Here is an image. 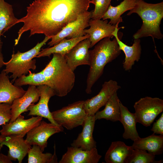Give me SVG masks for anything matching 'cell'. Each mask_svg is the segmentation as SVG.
<instances>
[{"label":"cell","mask_w":163,"mask_h":163,"mask_svg":"<svg viewBox=\"0 0 163 163\" xmlns=\"http://www.w3.org/2000/svg\"><path fill=\"white\" fill-rule=\"evenodd\" d=\"M91 0H34L27 7L25 16L18 19L23 22L15 40L18 43L22 34L30 31V37L43 34L51 37L60 32L68 24L76 20L88 11Z\"/></svg>","instance_id":"6da1fadb"},{"label":"cell","mask_w":163,"mask_h":163,"mask_svg":"<svg viewBox=\"0 0 163 163\" xmlns=\"http://www.w3.org/2000/svg\"><path fill=\"white\" fill-rule=\"evenodd\" d=\"M121 51L116 38L112 40L110 37L101 40L89 50L90 69L85 89L87 94L91 92L93 85L103 74L105 66L115 59Z\"/></svg>","instance_id":"7a4b0ae2"},{"label":"cell","mask_w":163,"mask_h":163,"mask_svg":"<svg viewBox=\"0 0 163 163\" xmlns=\"http://www.w3.org/2000/svg\"><path fill=\"white\" fill-rule=\"evenodd\" d=\"M53 54L52 58L42 71L55 95L65 96L74 87L75 74L67 64L64 56L58 53Z\"/></svg>","instance_id":"3957f363"},{"label":"cell","mask_w":163,"mask_h":163,"mask_svg":"<svg viewBox=\"0 0 163 163\" xmlns=\"http://www.w3.org/2000/svg\"><path fill=\"white\" fill-rule=\"evenodd\" d=\"M127 14H137L142 20L140 28L133 35L134 39L149 36L158 39H161L163 35L160 29V24L163 18V2L156 4L149 3L143 0H137L134 8Z\"/></svg>","instance_id":"277c9868"},{"label":"cell","mask_w":163,"mask_h":163,"mask_svg":"<svg viewBox=\"0 0 163 163\" xmlns=\"http://www.w3.org/2000/svg\"><path fill=\"white\" fill-rule=\"evenodd\" d=\"M51 38L45 36L42 41L38 42L35 46L26 52L22 53L18 51L15 54L13 52L10 60L5 62V67L3 70L7 74L12 73L10 78H12V83L22 75L28 74L30 69H36V60L33 59L36 57L41 47Z\"/></svg>","instance_id":"5b68a950"},{"label":"cell","mask_w":163,"mask_h":163,"mask_svg":"<svg viewBox=\"0 0 163 163\" xmlns=\"http://www.w3.org/2000/svg\"><path fill=\"white\" fill-rule=\"evenodd\" d=\"M84 101H76L52 112L53 119L59 126L68 130L82 126L88 115L84 108Z\"/></svg>","instance_id":"8992f818"},{"label":"cell","mask_w":163,"mask_h":163,"mask_svg":"<svg viewBox=\"0 0 163 163\" xmlns=\"http://www.w3.org/2000/svg\"><path fill=\"white\" fill-rule=\"evenodd\" d=\"M137 122L145 126H150L156 117L163 111V100L146 96L136 101L134 105Z\"/></svg>","instance_id":"52a82bcc"},{"label":"cell","mask_w":163,"mask_h":163,"mask_svg":"<svg viewBox=\"0 0 163 163\" xmlns=\"http://www.w3.org/2000/svg\"><path fill=\"white\" fill-rule=\"evenodd\" d=\"M91 11H87L79 15L75 21L68 24L58 33L51 37L48 45L53 46L59 43L62 40L82 37L86 35L84 30L89 26Z\"/></svg>","instance_id":"ba28073f"},{"label":"cell","mask_w":163,"mask_h":163,"mask_svg":"<svg viewBox=\"0 0 163 163\" xmlns=\"http://www.w3.org/2000/svg\"><path fill=\"white\" fill-rule=\"evenodd\" d=\"M62 127L42 120L40 124L27 133L26 142L31 145H36L43 152L47 145V140L53 134L62 132Z\"/></svg>","instance_id":"9c48e42d"},{"label":"cell","mask_w":163,"mask_h":163,"mask_svg":"<svg viewBox=\"0 0 163 163\" xmlns=\"http://www.w3.org/2000/svg\"><path fill=\"white\" fill-rule=\"evenodd\" d=\"M121 88L115 81L110 80L105 82L99 93L90 99L85 101L84 108L88 115H94L107 101L115 92Z\"/></svg>","instance_id":"30bf717a"},{"label":"cell","mask_w":163,"mask_h":163,"mask_svg":"<svg viewBox=\"0 0 163 163\" xmlns=\"http://www.w3.org/2000/svg\"><path fill=\"white\" fill-rule=\"evenodd\" d=\"M37 86L40 94L39 101L37 104H32L28 107L27 109L29 112L27 115L41 117L47 119L50 123L59 126L53 119L48 107L49 100L51 97L55 95L53 90L46 85Z\"/></svg>","instance_id":"8fae6325"},{"label":"cell","mask_w":163,"mask_h":163,"mask_svg":"<svg viewBox=\"0 0 163 163\" xmlns=\"http://www.w3.org/2000/svg\"><path fill=\"white\" fill-rule=\"evenodd\" d=\"M42 118L32 116L25 119L23 116L20 115L14 121L2 125L1 134L5 136L13 135L24 137L31 129L40 124Z\"/></svg>","instance_id":"7c38bea8"},{"label":"cell","mask_w":163,"mask_h":163,"mask_svg":"<svg viewBox=\"0 0 163 163\" xmlns=\"http://www.w3.org/2000/svg\"><path fill=\"white\" fill-rule=\"evenodd\" d=\"M101 157L96 148L85 150L71 146L67 148L59 163H97Z\"/></svg>","instance_id":"4fadbf2b"},{"label":"cell","mask_w":163,"mask_h":163,"mask_svg":"<svg viewBox=\"0 0 163 163\" xmlns=\"http://www.w3.org/2000/svg\"><path fill=\"white\" fill-rule=\"evenodd\" d=\"M3 145L9 148L7 155L11 161L18 160L21 163L31 147V145L27 143L23 137L11 135L5 136L0 145V149Z\"/></svg>","instance_id":"5bb4252c"},{"label":"cell","mask_w":163,"mask_h":163,"mask_svg":"<svg viewBox=\"0 0 163 163\" xmlns=\"http://www.w3.org/2000/svg\"><path fill=\"white\" fill-rule=\"evenodd\" d=\"M91 43L88 38L76 44L65 55L68 65L74 71L78 66L90 65L89 50Z\"/></svg>","instance_id":"9a60e30c"},{"label":"cell","mask_w":163,"mask_h":163,"mask_svg":"<svg viewBox=\"0 0 163 163\" xmlns=\"http://www.w3.org/2000/svg\"><path fill=\"white\" fill-rule=\"evenodd\" d=\"M117 23L114 31L112 33L117 41L119 49L123 51L125 55V58L123 63L124 69L126 71L131 70L135 62H138L140 59L141 53V47L140 39H134L133 43L132 46H129L122 42L118 36L119 30L120 28H118Z\"/></svg>","instance_id":"2e32d148"},{"label":"cell","mask_w":163,"mask_h":163,"mask_svg":"<svg viewBox=\"0 0 163 163\" xmlns=\"http://www.w3.org/2000/svg\"><path fill=\"white\" fill-rule=\"evenodd\" d=\"M89 28L85 29L84 32L90 36L88 38L91 43L90 48H91L105 38L113 37L112 34L116 24L114 25L108 23L107 20L91 19L89 21Z\"/></svg>","instance_id":"e0dca14e"},{"label":"cell","mask_w":163,"mask_h":163,"mask_svg":"<svg viewBox=\"0 0 163 163\" xmlns=\"http://www.w3.org/2000/svg\"><path fill=\"white\" fill-rule=\"evenodd\" d=\"M40 93L35 85H29L24 94L15 99L11 105V118L9 122L14 121L21 113L28 111V108L39 99Z\"/></svg>","instance_id":"ac0fdd59"},{"label":"cell","mask_w":163,"mask_h":163,"mask_svg":"<svg viewBox=\"0 0 163 163\" xmlns=\"http://www.w3.org/2000/svg\"><path fill=\"white\" fill-rule=\"evenodd\" d=\"M95 121L94 115H88L82 126V132L71 144L72 146L85 150L96 147V142L93 136Z\"/></svg>","instance_id":"d6986e66"},{"label":"cell","mask_w":163,"mask_h":163,"mask_svg":"<svg viewBox=\"0 0 163 163\" xmlns=\"http://www.w3.org/2000/svg\"><path fill=\"white\" fill-rule=\"evenodd\" d=\"M21 87L13 85L8 74L3 70L0 73V103L11 105L16 99L22 97L25 93Z\"/></svg>","instance_id":"ffe728a7"},{"label":"cell","mask_w":163,"mask_h":163,"mask_svg":"<svg viewBox=\"0 0 163 163\" xmlns=\"http://www.w3.org/2000/svg\"><path fill=\"white\" fill-rule=\"evenodd\" d=\"M133 149L123 142H112L106 152L104 160L107 163H126Z\"/></svg>","instance_id":"44dd1931"},{"label":"cell","mask_w":163,"mask_h":163,"mask_svg":"<svg viewBox=\"0 0 163 163\" xmlns=\"http://www.w3.org/2000/svg\"><path fill=\"white\" fill-rule=\"evenodd\" d=\"M133 149L147 151L154 155H160L163 152V135L157 136L153 133L147 137H140L133 141L131 146Z\"/></svg>","instance_id":"7402d4cb"},{"label":"cell","mask_w":163,"mask_h":163,"mask_svg":"<svg viewBox=\"0 0 163 163\" xmlns=\"http://www.w3.org/2000/svg\"><path fill=\"white\" fill-rule=\"evenodd\" d=\"M120 106L121 111L120 121L122 124L124 129L123 137L124 139H130L134 141L140 137L136 130L137 122L134 113L130 112L120 101Z\"/></svg>","instance_id":"603a6c76"},{"label":"cell","mask_w":163,"mask_h":163,"mask_svg":"<svg viewBox=\"0 0 163 163\" xmlns=\"http://www.w3.org/2000/svg\"><path fill=\"white\" fill-rule=\"evenodd\" d=\"M89 37L88 34H86L81 37L69 39L65 38L52 47L42 49L36 57H50L51 54L53 53L59 54L65 56L78 43L89 38Z\"/></svg>","instance_id":"cb8c5ba5"},{"label":"cell","mask_w":163,"mask_h":163,"mask_svg":"<svg viewBox=\"0 0 163 163\" xmlns=\"http://www.w3.org/2000/svg\"><path fill=\"white\" fill-rule=\"evenodd\" d=\"M120 101L117 92H116L107 101L105 105L104 108L95 113L94 115L95 120L104 119L113 122L120 121L121 117Z\"/></svg>","instance_id":"d4e9b609"},{"label":"cell","mask_w":163,"mask_h":163,"mask_svg":"<svg viewBox=\"0 0 163 163\" xmlns=\"http://www.w3.org/2000/svg\"><path fill=\"white\" fill-rule=\"evenodd\" d=\"M137 0H123L119 5L113 6L111 5L102 18L103 20L110 19L109 23L115 25L123 22L121 15L125 12L133 9Z\"/></svg>","instance_id":"484cf974"},{"label":"cell","mask_w":163,"mask_h":163,"mask_svg":"<svg viewBox=\"0 0 163 163\" xmlns=\"http://www.w3.org/2000/svg\"><path fill=\"white\" fill-rule=\"evenodd\" d=\"M12 5L5 0H0V40L4 34L17 24Z\"/></svg>","instance_id":"4316f807"},{"label":"cell","mask_w":163,"mask_h":163,"mask_svg":"<svg viewBox=\"0 0 163 163\" xmlns=\"http://www.w3.org/2000/svg\"><path fill=\"white\" fill-rule=\"evenodd\" d=\"M54 152L53 154L49 152L44 153L40 147L36 145L29 149L28 153V163H57V158L56 153V146L54 145Z\"/></svg>","instance_id":"83f0119b"},{"label":"cell","mask_w":163,"mask_h":163,"mask_svg":"<svg viewBox=\"0 0 163 163\" xmlns=\"http://www.w3.org/2000/svg\"><path fill=\"white\" fill-rule=\"evenodd\" d=\"M14 82V85L18 87L27 85L36 86L46 85L50 87L49 82L42 71L37 73H33L30 70L27 75H23L17 78Z\"/></svg>","instance_id":"f1b7e54d"},{"label":"cell","mask_w":163,"mask_h":163,"mask_svg":"<svg viewBox=\"0 0 163 163\" xmlns=\"http://www.w3.org/2000/svg\"><path fill=\"white\" fill-rule=\"evenodd\" d=\"M155 155L147 152L146 151L138 149H133L128 158L126 163H160L162 160H155Z\"/></svg>","instance_id":"f546056e"},{"label":"cell","mask_w":163,"mask_h":163,"mask_svg":"<svg viewBox=\"0 0 163 163\" xmlns=\"http://www.w3.org/2000/svg\"><path fill=\"white\" fill-rule=\"evenodd\" d=\"M112 0H91L90 3L94 5L95 8L91 11V19H101L107 10Z\"/></svg>","instance_id":"4dcf8cb0"},{"label":"cell","mask_w":163,"mask_h":163,"mask_svg":"<svg viewBox=\"0 0 163 163\" xmlns=\"http://www.w3.org/2000/svg\"><path fill=\"white\" fill-rule=\"evenodd\" d=\"M11 118V105L6 103H0V126L9 123Z\"/></svg>","instance_id":"1f68e13d"},{"label":"cell","mask_w":163,"mask_h":163,"mask_svg":"<svg viewBox=\"0 0 163 163\" xmlns=\"http://www.w3.org/2000/svg\"><path fill=\"white\" fill-rule=\"evenodd\" d=\"M151 130L153 132L154 134L156 133L163 135V113L160 118L153 123Z\"/></svg>","instance_id":"d6a6232c"},{"label":"cell","mask_w":163,"mask_h":163,"mask_svg":"<svg viewBox=\"0 0 163 163\" xmlns=\"http://www.w3.org/2000/svg\"><path fill=\"white\" fill-rule=\"evenodd\" d=\"M8 156L0 153V163H12Z\"/></svg>","instance_id":"836d02e7"},{"label":"cell","mask_w":163,"mask_h":163,"mask_svg":"<svg viewBox=\"0 0 163 163\" xmlns=\"http://www.w3.org/2000/svg\"><path fill=\"white\" fill-rule=\"evenodd\" d=\"M3 42L0 40V70L2 67L4 66V57L2 53V46Z\"/></svg>","instance_id":"e575fe53"},{"label":"cell","mask_w":163,"mask_h":163,"mask_svg":"<svg viewBox=\"0 0 163 163\" xmlns=\"http://www.w3.org/2000/svg\"><path fill=\"white\" fill-rule=\"evenodd\" d=\"M5 136H4L2 135H0V145L2 142L3 141V140L5 138Z\"/></svg>","instance_id":"d590c367"}]
</instances>
